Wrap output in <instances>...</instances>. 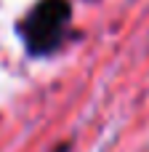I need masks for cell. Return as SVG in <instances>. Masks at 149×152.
Segmentation results:
<instances>
[{"instance_id": "cell-1", "label": "cell", "mask_w": 149, "mask_h": 152, "mask_svg": "<svg viewBox=\"0 0 149 152\" xmlns=\"http://www.w3.org/2000/svg\"><path fill=\"white\" fill-rule=\"evenodd\" d=\"M69 24H72L69 0H37L21 19L19 35L29 56H51L64 45Z\"/></svg>"}]
</instances>
